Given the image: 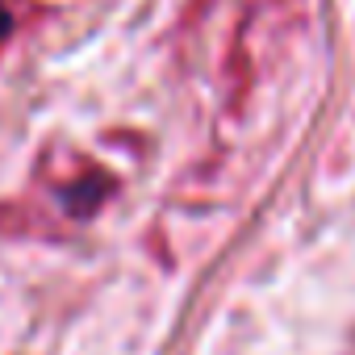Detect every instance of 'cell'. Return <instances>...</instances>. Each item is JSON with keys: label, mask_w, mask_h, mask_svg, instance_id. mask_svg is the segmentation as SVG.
<instances>
[{"label": "cell", "mask_w": 355, "mask_h": 355, "mask_svg": "<svg viewBox=\"0 0 355 355\" xmlns=\"http://www.w3.org/2000/svg\"><path fill=\"white\" fill-rule=\"evenodd\" d=\"M105 197H109L105 167H96L88 155L55 142L42 150V159L30 175V193L21 201H13V209H9L13 222H5V226L21 230V234L76 226V222H88Z\"/></svg>", "instance_id": "6da1fadb"}]
</instances>
